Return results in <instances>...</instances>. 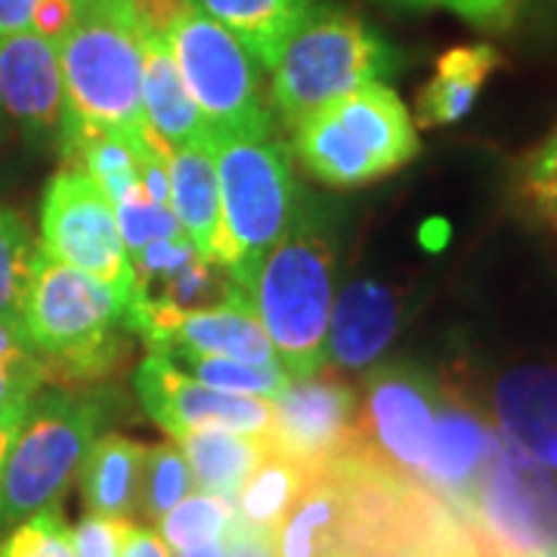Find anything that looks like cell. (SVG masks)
Returning a JSON list of instances; mask_svg holds the SVG:
<instances>
[{
  "mask_svg": "<svg viewBox=\"0 0 557 557\" xmlns=\"http://www.w3.org/2000/svg\"><path fill=\"white\" fill-rule=\"evenodd\" d=\"M437 403L440 384L424 369L409 362L372 369L359 406V443L397 474L421 483Z\"/></svg>",
  "mask_w": 557,
  "mask_h": 557,
  "instance_id": "obj_11",
  "label": "cell"
},
{
  "mask_svg": "<svg viewBox=\"0 0 557 557\" xmlns=\"http://www.w3.org/2000/svg\"><path fill=\"white\" fill-rule=\"evenodd\" d=\"M57 47L60 139L81 131L143 134L149 127L143 115V25L131 0H75V20Z\"/></svg>",
  "mask_w": 557,
  "mask_h": 557,
  "instance_id": "obj_2",
  "label": "cell"
},
{
  "mask_svg": "<svg viewBox=\"0 0 557 557\" xmlns=\"http://www.w3.org/2000/svg\"><path fill=\"white\" fill-rule=\"evenodd\" d=\"M440 7L453 10L456 16L465 22L486 28V32H498V28H508L511 20L518 16L515 13V0H437Z\"/></svg>",
  "mask_w": 557,
  "mask_h": 557,
  "instance_id": "obj_38",
  "label": "cell"
},
{
  "mask_svg": "<svg viewBox=\"0 0 557 557\" xmlns=\"http://www.w3.org/2000/svg\"><path fill=\"white\" fill-rule=\"evenodd\" d=\"M416 557H478V548H474L471 533H468V527L461 520L456 530H449L446 536H440L428 548H421Z\"/></svg>",
  "mask_w": 557,
  "mask_h": 557,
  "instance_id": "obj_40",
  "label": "cell"
},
{
  "mask_svg": "<svg viewBox=\"0 0 557 557\" xmlns=\"http://www.w3.org/2000/svg\"><path fill=\"white\" fill-rule=\"evenodd\" d=\"M458 518L480 557H539L557 545L555 474L498 431Z\"/></svg>",
  "mask_w": 557,
  "mask_h": 557,
  "instance_id": "obj_7",
  "label": "cell"
},
{
  "mask_svg": "<svg viewBox=\"0 0 557 557\" xmlns=\"http://www.w3.org/2000/svg\"><path fill=\"white\" fill-rule=\"evenodd\" d=\"M539 557H557V545H552L548 552H542V555H539Z\"/></svg>",
  "mask_w": 557,
  "mask_h": 557,
  "instance_id": "obj_48",
  "label": "cell"
},
{
  "mask_svg": "<svg viewBox=\"0 0 557 557\" xmlns=\"http://www.w3.org/2000/svg\"><path fill=\"white\" fill-rule=\"evenodd\" d=\"M44 384V369L0 362V418H22Z\"/></svg>",
  "mask_w": 557,
  "mask_h": 557,
  "instance_id": "obj_35",
  "label": "cell"
},
{
  "mask_svg": "<svg viewBox=\"0 0 557 557\" xmlns=\"http://www.w3.org/2000/svg\"><path fill=\"white\" fill-rule=\"evenodd\" d=\"M520 193L530 214L557 233V137L545 139V146L530 159L527 174L520 180Z\"/></svg>",
  "mask_w": 557,
  "mask_h": 557,
  "instance_id": "obj_34",
  "label": "cell"
},
{
  "mask_svg": "<svg viewBox=\"0 0 557 557\" xmlns=\"http://www.w3.org/2000/svg\"><path fill=\"white\" fill-rule=\"evenodd\" d=\"M498 428L480 412L456 384H440L434 431L428 440V456L421 486L437 493L456 515L465 511L483 461L496 443Z\"/></svg>",
  "mask_w": 557,
  "mask_h": 557,
  "instance_id": "obj_15",
  "label": "cell"
},
{
  "mask_svg": "<svg viewBox=\"0 0 557 557\" xmlns=\"http://www.w3.org/2000/svg\"><path fill=\"white\" fill-rule=\"evenodd\" d=\"M399 325V304L381 282L362 278L341 292L332 304L325 359L335 369H366L387 350Z\"/></svg>",
  "mask_w": 557,
  "mask_h": 557,
  "instance_id": "obj_18",
  "label": "cell"
},
{
  "mask_svg": "<svg viewBox=\"0 0 557 557\" xmlns=\"http://www.w3.org/2000/svg\"><path fill=\"white\" fill-rule=\"evenodd\" d=\"M40 248L50 258L100 278L131 304V258L121 242L112 201L97 180L84 171L65 168L50 177L40 205Z\"/></svg>",
  "mask_w": 557,
  "mask_h": 557,
  "instance_id": "obj_9",
  "label": "cell"
},
{
  "mask_svg": "<svg viewBox=\"0 0 557 557\" xmlns=\"http://www.w3.org/2000/svg\"><path fill=\"white\" fill-rule=\"evenodd\" d=\"M22 418H0V478H3V461H7V453H10V443L20 431Z\"/></svg>",
  "mask_w": 557,
  "mask_h": 557,
  "instance_id": "obj_43",
  "label": "cell"
},
{
  "mask_svg": "<svg viewBox=\"0 0 557 557\" xmlns=\"http://www.w3.org/2000/svg\"><path fill=\"white\" fill-rule=\"evenodd\" d=\"M164 357L180 369H186L201 384L226 391V394L276 399L292 384V375L282 366H248V362H236V359L205 357V354H186V350H171Z\"/></svg>",
  "mask_w": 557,
  "mask_h": 557,
  "instance_id": "obj_29",
  "label": "cell"
},
{
  "mask_svg": "<svg viewBox=\"0 0 557 557\" xmlns=\"http://www.w3.org/2000/svg\"><path fill=\"white\" fill-rule=\"evenodd\" d=\"M131 307L127 329L139 332L159 319L214 310L251 298L226 263L199 255L186 236L156 239L131 255Z\"/></svg>",
  "mask_w": 557,
  "mask_h": 557,
  "instance_id": "obj_10",
  "label": "cell"
},
{
  "mask_svg": "<svg viewBox=\"0 0 557 557\" xmlns=\"http://www.w3.org/2000/svg\"><path fill=\"white\" fill-rule=\"evenodd\" d=\"M38 0H0V35L32 32Z\"/></svg>",
  "mask_w": 557,
  "mask_h": 557,
  "instance_id": "obj_41",
  "label": "cell"
},
{
  "mask_svg": "<svg viewBox=\"0 0 557 557\" xmlns=\"http://www.w3.org/2000/svg\"><path fill=\"white\" fill-rule=\"evenodd\" d=\"M131 520L97 518L87 515L72 530V548L75 557H121V539Z\"/></svg>",
  "mask_w": 557,
  "mask_h": 557,
  "instance_id": "obj_36",
  "label": "cell"
},
{
  "mask_svg": "<svg viewBox=\"0 0 557 557\" xmlns=\"http://www.w3.org/2000/svg\"><path fill=\"white\" fill-rule=\"evenodd\" d=\"M193 493H196V480L177 443L149 446L143 461V483H139V518L156 527L174 505Z\"/></svg>",
  "mask_w": 557,
  "mask_h": 557,
  "instance_id": "obj_30",
  "label": "cell"
},
{
  "mask_svg": "<svg viewBox=\"0 0 557 557\" xmlns=\"http://www.w3.org/2000/svg\"><path fill=\"white\" fill-rule=\"evenodd\" d=\"M121 557H174L164 545L156 527L146 523H127L124 539H121Z\"/></svg>",
  "mask_w": 557,
  "mask_h": 557,
  "instance_id": "obj_39",
  "label": "cell"
},
{
  "mask_svg": "<svg viewBox=\"0 0 557 557\" xmlns=\"http://www.w3.org/2000/svg\"><path fill=\"white\" fill-rule=\"evenodd\" d=\"M177 557H226V555H223V545H220V542H205V545H196V548L180 552Z\"/></svg>",
  "mask_w": 557,
  "mask_h": 557,
  "instance_id": "obj_44",
  "label": "cell"
},
{
  "mask_svg": "<svg viewBox=\"0 0 557 557\" xmlns=\"http://www.w3.org/2000/svg\"><path fill=\"white\" fill-rule=\"evenodd\" d=\"M3 139H7V124H3V115H0V149H3Z\"/></svg>",
  "mask_w": 557,
  "mask_h": 557,
  "instance_id": "obj_47",
  "label": "cell"
},
{
  "mask_svg": "<svg viewBox=\"0 0 557 557\" xmlns=\"http://www.w3.org/2000/svg\"><path fill=\"white\" fill-rule=\"evenodd\" d=\"M0 557H75L72 527L60 508H44L32 518L20 520L13 533L0 539Z\"/></svg>",
  "mask_w": 557,
  "mask_h": 557,
  "instance_id": "obj_33",
  "label": "cell"
},
{
  "mask_svg": "<svg viewBox=\"0 0 557 557\" xmlns=\"http://www.w3.org/2000/svg\"><path fill=\"white\" fill-rule=\"evenodd\" d=\"M143 115L171 149L211 143V127L199 112L164 35L143 28Z\"/></svg>",
  "mask_w": 557,
  "mask_h": 557,
  "instance_id": "obj_20",
  "label": "cell"
},
{
  "mask_svg": "<svg viewBox=\"0 0 557 557\" xmlns=\"http://www.w3.org/2000/svg\"><path fill=\"white\" fill-rule=\"evenodd\" d=\"M112 211H115V220H119L121 242L127 248V258L137 255L139 248H146L149 242L183 236L174 211L149 199L143 183L131 186L121 199L112 201Z\"/></svg>",
  "mask_w": 557,
  "mask_h": 557,
  "instance_id": "obj_32",
  "label": "cell"
},
{
  "mask_svg": "<svg viewBox=\"0 0 557 557\" xmlns=\"http://www.w3.org/2000/svg\"><path fill=\"white\" fill-rule=\"evenodd\" d=\"M273 403L267 443L300 465L322 468L359 443V403L338 372H322L292 384Z\"/></svg>",
  "mask_w": 557,
  "mask_h": 557,
  "instance_id": "obj_13",
  "label": "cell"
},
{
  "mask_svg": "<svg viewBox=\"0 0 557 557\" xmlns=\"http://www.w3.org/2000/svg\"><path fill=\"white\" fill-rule=\"evenodd\" d=\"M220 545H223V555L226 557H278L273 533L260 530V527L248 523V520H242L239 515L230 520Z\"/></svg>",
  "mask_w": 557,
  "mask_h": 557,
  "instance_id": "obj_37",
  "label": "cell"
},
{
  "mask_svg": "<svg viewBox=\"0 0 557 557\" xmlns=\"http://www.w3.org/2000/svg\"><path fill=\"white\" fill-rule=\"evenodd\" d=\"M146 449L149 446L121 434H102L94 440L81 465V493L90 515L119 520L137 515Z\"/></svg>",
  "mask_w": 557,
  "mask_h": 557,
  "instance_id": "obj_24",
  "label": "cell"
},
{
  "mask_svg": "<svg viewBox=\"0 0 557 557\" xmlns=\"http://www.w3.org/2000/svg\"><path fill=\"white\" fill-rule=\"evenodd\" d=\"M251 304L282 369L292 379L317 375L335 304V255L325 236L292 220L260 263Z\"/></svg>",
  "mask_w": 557,
  "mask_h": 557,
  "instance_id": "obj_3",
  "label": "cell"
},
{
  "mask_svg": "<svg viewBox=\"0 0 557 557\" xmlns=\"http://www.w3.org/2000/svg\"><path fill=\"white\" fill-rule=\"evenodd\" d=\"M523 7H552L555 10L557 0H515V13H520Z\"/></svg>",
  "mask_w": 557,
  "mask_h": 557,
  "instance_id": "obj_45",
  "label": "cell"
},
{
  "mask_svg": "<svg viewBox=\"0 0 557 557\" xmlns=\"http://www.w3.org/2000/svg\"><path fill=\"white\" fill-rule=\"evenodd\" d=\"M205 16L223 25L263 69H276L282 50L307 22L319 0H193Z\"/></svg>",
  "mask_w": 557,
  "mask_h": 557,
  "instance_id": "obj_22",
  "label": "cell"
},
{
  "mask_svg": "<svg viewBox=\"0 0 557 557\" xmlns=\"http://www.w3.org/2000/svg\"><path fill=\"white\" fill-rule=\"evenodd\" d=\"M164 38L211 137L267 139L273 134V112L255 60L223 25L193 3Z\"/></svg>",
  "mask_w": 557,
  "mask_h": 557,
  "instance_id": "obj_8",
  "label": "cell"
},
{
  "mask_svg": "<svg viewBox=\"0 0 557 557\" xmlns=\"http://www.w3.org/2000/svg\"><path fill=\"white\" fill-rule=\"evenodd\" d=\"M552 137H557V131H555V134H552Z\"/></svg>",
  "mask_w": 557,
  "mask_h": 557,
  "instance_id": "obj_49",
  "label": "cell"
},
{
  "mask_svg": "<svg viewBox=\"0 0 557 557\" xmlns=\"http://www.w3.org/2000/svg\"><path fill=\"white\" fill-rule=\"evenodd\" d=\"M496 428L542 468L557 474V369L515 366L493 387Z\"/></svg>",
  "mask_w": 557,
  "mask_h": 557,
  "instance_id": "obj_17",
  "label": "cell"
},
{
  "mask_svg": "<svg viewBox=\"0 0 557 557\" xmlns=\"http://www.w3.org/2000/svg\"><path fill=\"white\" fill-rule=\"evenodd\" d=\"M0 115L38 146L62 131V65L57 40L38 32L0 35Z\"/></svg>",
  "mask_w": 557,
  "mask_h": 557,
  "instance_id": "obj_14",
  "label": "cell"
},
{
  "mask_svg": "<svg viewBox=\"0 0 557 557\" xmlns=\"http://www.w3.org/2000/svg\"><path fill=\"white\" fill-rule=\"evenodd\" d=\"M127 307L115 288L38 248L22 332L44 381L72 387L112 375L124 357Z\"/></svg>",
  "mask_w": 557,
  "mask_h": 557,
  "instance_id": "obj_1",
  "label": "cell"
},
{
  "mask_svg": "<svg viewBox=\"0 0 557 557\" xmlns=\"http://www.w3.org/2000/svg\"><path fill=\"white\" fill-rule=\"evenodd\" d=\"M211 149L223 214L220 263H226L251 295L260 263L295 220L292 159L288 149L270 137H211Z\"/></svg>",
  "mask_w": 557,
  "mask_h": 557,
  "instance_id": "obj_4",
  "label": "cell"
},
{
  "mask_svg": "<svg viewBox=\"0 0 557 557\" xmlns=\"http://www.w3.org/2000/svg\"><path fill=\"white\" fill-rule=\"evenodd\" d=\"M236 518V505L226 498L208 496V493H193L180 505H174L164 518L156 523L159 536L171 552H186L205 542H220L230 520Z\"/></svg>",
  "mask_w": 557,
  "mask_h": 557,
  "instance_id": "obj_31",
  "label": "cell"
},
{
  "mask_svg": "<svg viewBox=\"0 0 557 557\" xmlns=\"http://www.w3.org/2000/svg\"><path fill=\"white\" fill-rule=\"evenodd\" d=\"M137 394L143 409L171 440L199 431H230L245 437H267L273 421V403L245 394H226L186 375L164 354H152L139 362Z\"/></svg>",
  "mask_w": 557,
  "mask_h": 557,
  "instance_id": "obj_12",
  "label": "cell"
},
{
  "mask_svg": "<svg viewBox=\"0 0 557 557\" xmlns=\"http://www.w3.org/2000/svg\"><path fill=\"white\" fill-rule=\"evenodd\" d=\"M171 211L189 245L205 258L220 260L223 214L211 143L180 146L171 152Z\"/></svg>",
  "mask_w": 557,
  "mask_h": 557,
  "instance_id": "obj_21",
  "label": "cell"
},
{
  "mask_svg": "<svg viewBox=\"0 0 557 557\" xmlns=\"http://www.w3.org/2000/svg\"><path fill=\"white\" fill-rule=\"evenodd\" d=\"M292 131H295V152L300 164L319 183L347 189V186H362L387 177L384 164L372 152H366L325 106L300 119Z\"/></svg>",
  "mask_w": 557,
  "mask_h": 557,
  "instance_id": "obj_25",
  "label": "cell"
},
{
  "mask_svg": "<svg viewBox=\"0 0 557 557\" xmlns=\"http://www.w3.org/2000/svg\"><path fill=\"white\" fill-rule=\"evenodd\" d=\"M38 242L32 239V230L22 214L0 205V319L22 332V310H25V295L35 273V258H38Z\"/></svg>",
  "mask_w": 557,
  "mask_h": 557,
  "instance_id": "obj_28",
  "label": "cell"
},
{
  "mask_svg": "<svg viewBox=\"0 0 557 557\" xmlns=\"http://www.w3.org/2000/svg\"><path fill=\"white\" fill-rule=\"evenodd\" d=\"M397 3H406V7H437V0H397Z\"/></svg>",
  "mask_w": 557,
  "mask_h": 557,
  "instance_id": "obj_46",
  "label": "cell"
},
{
  "mask_svg": "<svg viewBox=\"0 0 557 557\" xmlns=\"http://www.w3.org/2000/svg\"><path fill=\"white\" fill-rule=\"evenodd\" d=\"M106 403L87 394L53 391L32 399L10 443L0 478V530L60 505L100 437Z\"/></svg>",
  "mask_w": 557,
  "mask_h": 557,
  "instance_id": "obj_5",
  "label": "cell"
},
{
  "mask_svg": "<svg viewBox=\"0 0 557 557\" xmlns=\"http://www.w3.org/2000/svg\"><path fill=\"white\" fill-rule=\"evenodd\" d=\"M137 335H143L152 354L186 350V354H205V357L236 359L248 366H282L255 313L251 298L233 300L214 310L159 319L139 329Z\"/></svg>",
  "mask_w": 557,
  "mask_h": 557,
  "instance_id": "obj_16",
  "label": "cell"
},
{
  "mask_svg": "<svg viewBox=\"0 0 557 557\" xmlns=\"http://www.w3.org/2000/svg\"><path fill=\"white\" fill-rule=\"evenodd\" d=\"M397 69V50L366 22L347 13H319L282 50L270 100L282 121L295 127L310 112Z\"/></svg>",
  "mask_w": 557,
  "mask_h": 557,
  "instance_id": "obj_6",
  "label": "cell"
},
{
  "mask_svg": "<svg viewBox=\"0 0 557 557\" xmlns=\"http://www.w3.org/2000/svg\"><path fill=\"white\" fill-rule=\"evenodd\" d=\"M502 62L505 60L493 44H465L446 50L437 60L434 78L418 90V127H446L465 119Z\"/></svg>",
  "mask_w": 557,
  "mask_h": 557,
  "instance_id": "obj_23",
  "label": "cell"
},
{
  "mask_svg": "<svg viewBox=\"0 0 557 557\" xmlns=\"http://www.w3.org/2000/svg\"><path fill=\"white\" fill-rule=\"evenodd\" d=\"M174 443L189 461L196 490L226 498L230 505H236L245 480L251 478V471L267 453V437H245L230 431H199Z\"/></svg>",
  "mask_w": 557,
  "mask_h": 557,
  "instance_id": "obj_26",
  "label": "cell"
},
{
  "mask_svg": "<svg viewBox=\"0 0 557 557\" xmlns=\"http://www.w3.org/2000/svg\"><path fill=\"white\" fill-rule=\"evenodd\" d=\"M0 362H10V366H35L38 362L28 341L22 338L13 325H7L3 319H0Z\"/></svg>",
  "mask_w": 557,
  "mask_h": 557,
  "instance_id": "obj_42",
  "label": "cell"
},
{
  "mask_svg": "<svg viewBox=\"0 0 557 557\" xmlns=\"http://www.w3.org/2000/svg\"><path fill=\"white\" fill-rule=\"evenodd\" d=\"M325 109L341 121V127L357 139L366 152H372L384 164L387 174L409 164L421 149L409 109L394 94V87H387L384 81L362 84L357 90L329 102Z\"/></svg>",
  "mask_w": 557,
  "mask_h": 557,
  "instance_id": "obj_19",
  "label": "cell"
},
{
  "mask_svg": "<svg viewBox=\"0 0 557 557\" xmlns=\"http://www.w3.org/2000/svg\"><path fill=\"white\" fill-rule=\"evenodd\" d=\"M313 474L310 465H300L292 456L278 453L267 443V453L260 465L245 480L239 498H236V515L260 530L276 533L278 523L292 511V505L304 493L307 480Z\"/></svg>",
  "mask_w": 557,
  "mask_h": 557,
  "instance_id": "obj_27",
  "label": "cell"
}]
</instances>
